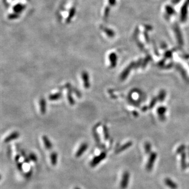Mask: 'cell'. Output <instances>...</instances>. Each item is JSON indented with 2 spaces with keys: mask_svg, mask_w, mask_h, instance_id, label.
<instances>
[{
  "mask_svg": "<svg viewBox=\"0 0 189 189\" xmlns=\"http://www.w3.org/2000/svg\"><path fill=\"white\" fill-rule=\"evenodd\" d=\"M130 174L128 171H125L122 176L121 182L120 184L121 189H127L129 182Z\"/></svg>",
  "mask_w": 189,
  "mask_h": 189,
  "instance_id": "cell-1",
  "label": "cell"
},
{
  "mask_svg": "<svg viewBox=\"0 0 189 189\" xmlns=\"http://www.w3.org/2000/svg\"><path fill=\"white\" fill-rule=\"evenodd\" d=\"M106 157V153L105 152H103L101 154H99L98 156H95L91 161V167H94L98 165L99 163Z\"/></svg>",
  "mask_w": 189,
  "mask_h": 189,
  "instance_id": "cell-2",
  "label": "cell"
},
{
  "mask_svg": "<svg viewBox=\"0 0 189 189\" xmlns=\"http://www.w3.org/2000/svg\"><path fill=\"white\" fill-rule=\"evenodd\" d=\"M156 153H153L151 154L150 158L148 160L147 164L146 165V170L148 171H150L152 170L153 166V165H154V162H155L156 159Z\"/></svg>",
  "mask_w": 189,
  "mask_h": 189,
  "instance_id": "cell-3",
  "label": "cell"
},
{
  "mask_svg": "<svg viewBox=\"0 0 189 189\" xmlns=\"http://www.w3.org/2000/svg\"><path fill=\"white\" fill-rule=\"evenodd\" d=\"M165 183L166 185L171 189H177L178 188V185L177 183L168 178L165 179Z\"/></svg>",
  "mask_w": 189,
  "mask_h": 189,
  "instance_id": "cell-4",
  "label": "cell"
},
{
  "mask_svg": "<svg viewBox=\"0 0 189 189\" xmlns=\"http://www.w3.org/2000/svg\"><path fill=\"white\" fill-rule=\"evenodd\" d=\"M87 148H88V144H87L86 143L82 144L80 146V147L78 149L77 151L76 152V154H75L76 157L79 158V157L82 156V154L85 152V151L87 150Z\"/></svg>",
  "mask_w": 189,
  "mask_h": 189,
  "instance_id": "cell-5",
  "label": "cell"
},
{
  "mask_svg": "<svg viewBox=\"0 0 189 189\" xmlns=\"http://www.w3.org/2000/svg\"><path fill=\"white\" fill-rule=\"evenodd\" d=\"M82 79L84 86L85 88H89L90 86V83H89V76L87 73L86 72H83L82 73Z\"/></svg>",
  "mask_w": 189,
  "mask_h": 189,
  "instance_id": "cell-6",
  "label": "cell"
},
{
  "mask_svg": "<svg viewBox=\"0 0 189 189\" xmlns=\"http://www.w3.org/2000/svg\"><path fill=\"white\" fill-rule=\"evenodd\" d=\"M19 137V134L18 132H15L12 134H11L10 136H8V137H6L5 142H8L12 141V140H15Z\"/></svg>",
  "mask_w": 189,
  "mask_h": 189,
  "instance_id": "cell-7",
  "label": "cell"
},
{
  "mask_svg": "<svg viewBox=\"0 0 189 189\" xmlns=\"http://www.w3.org/2000/svg\"><path fill=\"white\" fill-rule=\"evenodd\" d=\"M51 164L54 166H55L57 163V154L56 152H53L51 155Z\"/></svg>",
  "mask_w": 189,
  "mask_h": 189,
  "instance_id": "cell-8",
  "label": "cell"
},
{
  "mask_svg": "<svg viewBox=\"0 0 189 189\" xmlns=\"http://www.w3.org/2000/svg\"><path fill=\"white\" fill-rule=\"evenodd\" d=\"M43 141L46 148L48 150L51 149L52 148V145H51V142H50L47 137H45V136L43 137Z\"/></svg>",
  "mask_w": 189,
  "mask_h": 189,
  "instance_id": "cell-9",
  "label": "cell"
},
{
  "mask_svg": "<svg viewBox=\"0 0 189 189\" xmlns=\"http://www.w3.org/2000/svg\"><path fill=\"white\" fill-rule=\"evenodd\" d=\"M181 169L184 170L187 167V165L186 163V159H185V155L184 154H182V158H181Z\"/></svg>",
  "mask_w": 189,
  "mask_h": 189,
  "instance_id": "cell-10",
  "label": "cell"
},
{
  "mask_svg": "<svg viewBox=\"0 0 189 189\" xmlns=\"http://www.w3.org/2000/svg\"><path fill=\"white\" fill-rule=\"evenodd\" d=\"M40 107L42 113H45V111L46 103L44 99H41L40 101Z\"/></svg>",
  "mask_w": 189,
  "mask_h": 189,
  "instance_id": "cell-11",
  "label": "cell"
},
{
  "mask_svg": "<svg viewBox=\"0 0 189 189\" xmlns=\"http://www.w3.org/2000/svg\"><path fill=\"white\" fill-rule=\"evenodd\" d=\"M60 97H61V94H60V93H59V94H56L51 95V96L49 97V99H51V100H56V99L60 98Z\"/></svg>",
  "mask_w": 189,
  "mask_h": 189,
  "instance_id": "cell-12",
  "label": "cell"
},
{
  "mask_svg": "<svg viewBox=\"0 0 189 189\" xmlns=\"http://www.w3.org/2000/svg\"><path fill=\"white\" fill-rule=\"evenodd\" d=\"M29 157H30V159H31V160L32 161H36L37 160V157H36V156L34 154H30Z\"/></svg>",
  "mask_w": 189,
  "mask_h": 189,
  "instance_id": "cell-13",
  "label": "cell"
},
{
  "mask_svg": "<svg viewBox=\"0 0 189 189\" xmlns=\"http://www.w3.org/2000/svg\"><path fill=\"white\" fill-rule=\"evenodd\" d=\"M74 189H80V188H79V187H75V188H74Z\"/></svg>",
  "mask_w": 189,
  "mask_h": 189,
  "instance_id": "cell-14",
  "label": "cell"
}]
</instances>
